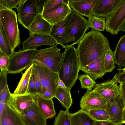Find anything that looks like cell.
<instances>
[{
	"label": "cell",
	"mask_w": 125,
	"mask_h": 125,
	"mask_svg": "<svg viewBox=\"0 0 125 125\" xmlns=\"http://www.w3.org/2000/svg\"><path fill=\"white\" fill-rule=\"evenodd\" d=\"M54 125H71V114L68 109L65 111L60 110L55 118Z\"/></svg>",
	"instance_id": "31"
},
{
	"label": "cell",
	"mask_w": 125,
	"mask_h": 125,
	"mask_svg": "<svg viewBox=\"0 0 125 125\" xmlns=\"http://www.w3.org/2000/svg\"><path fill=\"white\" fill-rule=\"evenodd\" d=\"M124 108L121 97L115 98L107 103V111L110 120L115 125L122 124V119Z\"/></svg>",
	"instance_id": "18"
},
{
	"label": "cell",
	"mask_w": 125,
	"mask_h": 125,
	"mask_svg": "<svg viewBox=\"0 0 125 125\" xmlns=\"http://www.w3.org/2000/svg\"><path fill=\"white\" fill-rule=\"evenodd\" d=\"M74 10L72 9L65 18L58 23L52 25L49 36L57 44L64 47L63 42L68 36L70 31L71 21Z\"/></svg>",
	"instance_id": "12"
},
{
	"label": "cell",
	"mask_w": 125,
	"mask_h": 125,
	"mask_svg": "<svg viewBox=\"0 0 125 125\" xmlns=\"http://www.w3.org/2000/svg\"><path fill=\"white\" fill-rule=\"evenodd\" d=\"M0 51L9 57L13 54L14 51L11 49L9 43L0 26Z\"/></svg>",
	"instance_id": "29"
},
{
	"label": "cell",
	"mask_w": 125,
	"mask_h": 125,
	"mask_svg": "<svg viewBox=\"0 0 125 125\" xmlns=\"http://www.w3.org/2000/svg\"><path fill=\"white\" fill-rule=\"evenodd\" d=\"M36 102L47 119L51 118L56 115L52 99H46L37 94L36 95Z\"/></svg>",
	"instance_id": "23"
},
{
	"label": "cell",
	"mask_w": 125,
	"mask_h": 125,
	"mask_svg": "<svg viewBox=\"0 0 125 125\" xmlns=\"http://www.w3.org/2000/svg\"><path fill=\"white\" fill-rule=\"evenodd\" d=\"M114 53L115 63L117 68L125 66V35L120 37Z\"/></svg>",
	"instance_id": "25"
},
{
	"label": "cell",
	"mask_w": 125,
	"mask_h": 125,
	"mask_svg": "<svg viewBox=\"0 0 125 125\" xmlns=\"http://www.w3.org/2000/svg\"><path fill=\"white\" fill-rule=\"evenodd\" d=\"M115 74L111 79L96 83L93 90L104 98L107 103L121 97V86Z\"/></svg>",
	"instance_id": "9"
},
{
	"label": "cell",
	"mask_w": 125,
	"mask_h": 125,
	"mask_svg": "<svg viewBox=\"0 0 125 125\" xmlns=\"http://www.w3.org/2000/svg\"><path fill=\"white\" fill-rule=\"evenodd\" d=\"M11 96L8 84L1 90L0 91V101L8 102Z\"/></svg>",
	"instance_id": "35"
},
{
	"label": "cell",
	"mask_w": 125,
	"mask_h": 125,
	"mask_svg": "<svg viewBox=\"0 0 125 125\" xmlns=\"http://www.w3.org/2000/svg\"><path fill=\"white\" fill-rule=\"evenodd\" d=\"M59 86L63 88H65L66 87L63 82L59 78Z\"/></svg>",
	"instance_id": "48"
},
{
	"label": "cell",
	"mask_w": 125,
	"mask_h": 125,
	"mask_svg": "<svg viewBox=\"0 0 125 125\" xmlns=\"http://www.w3.org/2000/svg\"><path fill=\"white\" fill-rule=\"evenodd\" d=\"M68 0H47L44 5L42 14L52 12L62 5Z\"/></svg>",
	"instance_id": "32"
},
{
	"label": "cell",
	"mask_w": 125,
	"mask_h": 125,
	"mask_svg": "<svg viewBox=\"0 0 125 125\" xmlns=\"http://www.w3.org/2000/svg\"><path fill=\"white\" fill-rule=\"evenodd\" d=\"M114 52L109 48L105 53L104 58V68L105 74L111 72L116 67Z\"/></svg>",
	"instance_id": "30"
},
{
	"label": "cell",
	"mask_w": 125,
	"mask_h": 125,
	"mask_svg": "<svg viewBox=\"0 0 125 125\" xmlns=\"http://www.w3.org/2000/svg\"><path fill=\"white\" fill-rule=\"evenodd\" d=\"M88 18L89 26L91 29L99 31H104L105 30L106 24L105 19L91 15Z\"/></svg>",
	"instance_id": "28"
},
{
	"label": "cell",
	"mask_w": 125,
	"mask_h": 125,
	"mask_svg": "<svg viewBox=\"0 0 125 125\" xmlns=\"http://www.w3.org/2000/svg\"><path fill=\"white\" fill-rule=\"evenodd\" d=\"M52 26L40 14L36 17L28 30L30 35L36 33L49 36Z\"/></svg>",
	"instance_id": "22"
},
{
	"label": "cell",
	"mask_w": 125,
	"mask_h": 125,
	"mask_svg": "<svg viewBox=\"0 0 125 125\" xmlns=\"http://www.w3.org/2000/svg\"><path fill=\"white\" fill-rule=\"evenodd\" d=\"M0 26L13 51L21 43L17 15L15 12L5 6L0 1Z\"/></svg>",
	"instance_id": "3"
},
{
	"label": "cell",
	"mask_w": 125,
	"mask_h": 125,
	"mask_svg": "<svg viewBox=\"0 0 125 125\" xmlns=\"http://www.w3.org/2000/svg\"><path fill=\"white\" fill-rule=\"evenodd\" d=\"M70 89L67 87L63 88L59 86L55 94V97L60 102L62 105L66 109L69 110L73 104Z\"/></svg>",
	"instance_id": "26"
},
{
	"label": "cell",
	"mask_w": 125,
	"mask_h": 125,
	"mask_svg": "<svg viewBox=\"0 0 125 125\" xmlns=\"http://www.w3.org/2000/svg\"><path fill=\"white\" fill-rule=\"evenodd\" d=\"M35 95L26 94L17 95L11 94L10 98L8 102V105L21 116L24 110L35 102Z\"/></svg>",
	"instance_id": "14"
},
{
	"label": "cell",
	"mask_w": 125,
	"mask_h": 125,
	"mask_svg": "<svg viewBox=\"0 0 125 125\" xmlns=\"http://www.w3.org/2000/svg\"><path fill=\"white\" fill-rule=\"evenodd\" d=\"M38 94L44 98L47 99H52L54 97V95L49 90L42 86L41 92L40 93Z\"/></svg>",
	"instance_id": "40"
},
{
	"label": "cell",
	"mask_w": 125,
	"mask_h": 125,
	"mask_svg": "<svg viewBox=\"0 0 125 125\" xmlns=\"http://www.w3.org/2000/svg\"><path fill=\"white\" fill-rule=\"evenodd\" d=\"M30 35V37L23 43V50L34 49L42 45L52 46L56 44V42L49 35L36 33Z\"/></svg>",
	"instance_id": "16"
},
{
	"label": "cell",
	"mask_w": 125,
	"mask_h": 125,
	"mask_svg": "<svg viewBox=\"0 0 125 125\" xmlns=\"http://www.w3.org/2000/svg\"><path fill=\"white\" fill-rule=\"evenodd\" d=\"M33 68V64H32L29 67L23 74L14 94L19 95L26 94Z\"/></svg>",
	"instance_id": "27"
},
{
	"label": "cell",
	"mask_w": 125,
	"mask_h": 125,
	"mask_svg": "<svg viewBox=\"0 0 125 125\" xmlns=\"http://www.w3.org/2000/svg\"><path fill=\"white\" fill-rule=\"evenodd\" d=\"M64 49L62 64L58 73L59 78L66 87L71 89L78 78L80 67L74 45Z\"/></svg>",
	"instance_id": "2"
},
{
	"label": "cell",
	"mask_w": 125,
	"mask_h": 125,
	"mask_svg": "<svg viewBox=\"0 0 125 125\" xmlns=\"http://www.w3.org/2000/svg\"><path fill=\"white\" fill-rule=\"evenodd\" d=\"M122 124L125 125V107H124L123 109L122 119Z\"/></svg>",
	"instance_id": "46"
},
{
	"label": "cell",
	"mask_w": 125,
	"mask_h": 125,
	"mask_svg": "<svg viewBox=\"0 0 125 125\" xmlns=\"http://www.w3.org/2000/svg\"><path fill=\"white\" fill-rule=\"evenodd\" d=\"M125 31V21L123 22L120 27L119 29V31Z\"/></svg>",
	"instance_id": "47"
},
{
	"label": "cell",
	"mask_w": 125,
	"mask_h": 125,
	"mask_svg": "<svg viewBox=\"0 0 125 125\" xmlns=\"http://www.w3.org/2000/svg\"><path fill=\"white\" fill-rule=\"evenodd\" d=\"M78 79L80 81L81 88L86 90L93 88L96 83L87 74L79 75Z\"/></svg>",
	"instance_id": "34"
},
{
	"label": "cell",
	"mask_w": 125,
	"mask_h": 125,
	"mask_svg": "<svg viewBox=\"0 0 125 125\" xmlns=\"http://www.w3.org/2000/svg\"><path fill=\"white\" fill-rule=\"evenodd\" d=\"M56 43L50 47L38 50L34 59L43 64L53 72L58 73L61 66L64 52L57 48Z\"/></svg>",
	"instance_id": "5"
},
{
	"label": "cell",
	"mask_w": 125,
	"mask_h": 125,
	"mask_svg": "<svg viewBox=\"0 0 125 125\" xmlns=\"http://www.w3.org/2000/svg\"><path fill=\"white\" fill-rule=\"evenodd\" d=\"M7 103V102L0 101V115L2 114Z\"/></svg>",
	"instance_id": "45"
},
{
	"label": "cell",
	"mask_w": 125,
	"mask_h": 125,
	"mask_svg": "<svg viewBox=\"0 0 125 125\" xmlns=\"http://www.w3.org/2000/svg\"><path fill=\"white\" fill-rule=\"evenodd\" d=\"M9 59L10 57L0 52V70H5L7 71Z\"/></svg>",
	"instance_id": "36"
},
{
	"label": "cell",
	"mask_w": 125,
	"mask_h": 125,
	"mask_svg": "<svg viewBox=\"0 0 125 125\" xmlns=\"http://www.w3.org/2000/svg\"><path fill=\"white\" fill-rule=\"evenodd\" d=\"M125 21V0L118 9L106 20V31L116 35L120 26Z\"/></svg>",
	"instance_id": "15"
},
{
	"label": "cell",
	"mask_w": 125,
	"mask_h": 125,
	"mask_svg": "<svg viewBox=\"0 0 125 125\" xmlns=\"http://www.w3.org/2000/svg\"><path fill=\"white\" fill-rule=\"evenodd\" d=\"M5 5L7 8L10 9L16 8L20 3L21 0H2Z\"/></svg>",
	"instance_id": "39"
},
{
	"label": "cell",
	"mask_w": 125,
	"mask_h": 125,
	"mask_svg": "<svg viewBox=\"0 0 125 125\" xmlns=\"http://www.w3.org/2000/svg\"><path fill=\"white\" fill-rule=\"evenodd\" d=\"M105 55L96 59L86 67L80 68V70L86 73L94 81L102 78L105 74L104 68Z\"/></svg>",
	"instance_id": "19"
},
{
	"label": "cell",
	"mask_w": 125,
	"mask_h": 125,
	"mask_svg": "<svg viewBox=\"0 0 125 125\" xmlns=\"http://www.w3.org/2000/svg\"><path fill=\"white\" fill-rule=\"evenodd\" d=\"M107 102L93 89L87 90L81 98L80 106L81 109L87 112L93 110H107Z\"/></svg>",
	"instance_id": "10"
},
{
	"label": "cell",
	"mask_w": 125,
	"mask_h": 125,
	"mask_svg": "<svg viewBox=\"0 0 125 125\" xmlns=\"http://www.w3.org/2000/svg\"><path fill=\"white\" fill-rule=\"evenodd\" d=\"M117 70L119 71L116 74V76L119 83L121 82L125 83V70L118 69H117Z\"/></svg>",
	"instance_id": "42"
},
{
	"label": "cell",
	"mask_w": 125,
	"mask_h": 125,
	"mask_svg": "<svg viewBox=\"0 0 125 125\" xmlns=\"http://www.w3.org/2000/svg\"><path fill=\"white\" fill-rule=\"evenodd\" d=\"M7 71L1 70L0 73V91L2 90L7 84Z\"/></svg>",
	"instance_id": "38"
},
{
	"label": "cell",
	"mask_w": 125,
	"mask_h": 125,
	"mask_svg": "<svg viewBox=\"0 0 125 125\" xmlns=\"http://www.w3.org/2000/svg\"><path fill=\"white\" fill-rule=\"evenodd\" d=\"M70 2V0H68L55 10L42 14V17L52 25L59 23L64 19L72 11Z\"/></svg>",
	"instance_id": "17"
},
{
	"label": "cell",
	"mask_w": 125,
	"mask_h": 125,
	"mask_svg": "<svg viewBox=\"0 0 125 125\" xmlns=\"http://www.w3.org/2000/svg\"><path fill=\"white\" fill-rule=\"evenodd\" d=\"M37 50V48L26 50L20 49L17 52H14L10 57L8 73H18L31 65Z\"/></svg>",
	"instance_id": "8"
},
{
	"label": "cell",
	"mask_w": 125,
	"mask_h": 125,
	"mask_svg": "<svg viewBox=\"0 0 125 125\" xmlns=\"http://www.w3.org/2000/svg\"><path fill=\"white\" fill-rule=\"evenodd\" d=\"M96 121L87 112L81 109L71 114V125H94Z\"/></svg>",
	"instance_id": "24"
},
{
	"label": "cell",
	"mask_w": 125,
	"mask_h": 125,
	"mask_svg": "<svg viewBox=\"0 0 125 125\" xmlns=\"http://www.w3.org/2000/svg\"><path fill=\"white\" fill-rule=\"evenodd\" d=\"M89 28L86 19L74 11L71 21L70 32L63 42V48L78 44Z\"/></svg>",
	"instance_id": "7"
},
{
	"label": "cell",
	"mask_w": 125,
	"mask_h": 125,
	"mask_svg": "<svg viewBox=\"0 0 125 125\" xmlns=\"http://www.w3.org/2000/svg\"><path fill=\"white\" fill-rule=\"evenodd\" d=\"M47 0H21L15 8L17 10L19 23L25 28L29 27L39 14H42Z\"/></svg>",
	"instance_id": "4"
},
{
	"label": "cell",
	"mask_w": 125,
	"mask_h": 125,
	"mask_svg": "<svg viewBox=\"0 0 125 125\" xmlns=\"http://www.w3.org/2000/svg\"><path fill=\"white\" fill-rule=\"evenodd\" d=\"M21 116L26 125H47V119L36 101L24 110Z\"/></svg>",
	"instance_id": "13"
},
{
	"label": "cell",
	"mask_w": 125,
	"mask_h": 125,
	"mask_svg": "<svg viewBox=\"0 0 125 125\" xmlns=\"http://www.w3.org/2000/svg\"><path fill=\"white\" fill-rule=\"evenodd\" d=\"M98 0H70L69 5L75 12L88 17Z\"/></svg>",
	"instance_id": "21"
},
{
	"label": "cell",
	"mask_w": 125,
	"mask_h": 125,
	"mask_svg": "<svg viewBox=\"0 0 125 125\" xmlns=\"http://www.w3.org/2000/svg\"><path fill=\"white\" fill-rule=\"evenodd\" d=\"M87 112L96 121H111L109 115L107 110H90Z\"/></svg>",
	"instance_id": "33"
},
{
	"label": "cell",
	"mask_w": 125,
	"mask_h": 125,
	"mask_svg": "<svg viewBox=\"0 0 125 125\" xmlns=\"http://www.w3.org/2000/svg\"></svg>",
	"instance_id": "50"
},
{
	"label": "cell",
	"mask_w": 125,
	"mask_h": 125,
	"mask_svg": "<svg viewBox=\"0 0 125 125\" xmlns=\"http://www.w3.org/2000/svg\"><path fill=\"white\" fill-rule=\"evenodd\" d=\"M121 86V98L123 102L124 107H125V83L119 82Z\"/></svg>",
	"instance_id": "43"
},
{
	"label": "cell",
	"mask_w": 125,
	"mask_h": 125,
	"mask_svg": "<svg viewBox=\"0 0 125 125\" xmlns=\"http://www.w3.org/2000/svg\"><path fill=\"white\" fill-rule=\"evenodd\" d=\"M0 125H26L21 116L8 103L0 115Z\"/></svg>",
	"instance_id": "20"
},
{
	"label": "cell",
	"mask_w": 125,
	"mask_h": 125,
	"mask_svg": "<svg viewBox=\"0 0 125 125\" xmlns=\"http://www.w3.org/2000/svg\"><path fill=\"white\" fill-rule=\"evenodd\" d=\"M32 73L33 75L34 82L37 94H39L41 91L42 86L39 80L34 74L32 71Z\"/></svg>",
	"instance_id": "41"
},
{
	"label": "cell",
	"mask_w": 125,
	"mask_h": 125,
	"mask_svg": "<svg viewBox=\"0 0 125 125\" xmlns=\"http://www.w3.org/2000/svg\"><path fill=\"white\" fill-rule=\"evenodd\" d=\"M26 94L34 95L37 94L32 71L29 83Z\"/></svg>",
	"instance_id": "37"
},
{
	"label": "cell",
	"mask_w": 125,
	"mask_h": 125,
	"mask_svg": "<svg viewBox=\"0 0 125 125\" xmlns=\"http://www.w3.org/2000/svg\"><path fill=\"white\" fill-rule=\"evenodd\" d=\"M32 72L40 82L42 86L49 90L54 95L59 86L58 73H55L43 64L36 60L33 61Z\"/></svg>",
	"instance_id": "6"
},
{
	"label": "cell",
	"mask_w": 125,
	"mask_h": 125,
	"mask_svg": "<svg viewBox=\"0 0 125 125\" xmlns=\"http://www.w3.org/2000/svg\"><path fill=\"white\" fill-rule=\"evenodd\" d=\"M119 70H125V67H124V68H119V69H118Z\"/></svg>",
	"instance_id": "49"
},
{
	"label": "cell",
	"mask_w": 125,
	"mask_h": 125,
	"mask_svg": "<svg viewBox=\"0 0 125 125\" xmlns=\"http://www.w3.org/2000/svg\"><path fill=\"white\" fill-rule=\"evenodd\" d=\"M125 0H98L91 15L106 19L118 9Z\"/></svg>",
	"instance_id": "11"
},
{
	"label": "cell",
	"mask_w": 125,
	"mask_h": 125,
	"mask_svg": "<svg viewBox=\"0 0 125 125\" xmlns=\"http://www.w3.org/2000/svg\"><path fill=\"white\" fill-rule=\"evenodd\" d=\"M77 44L76 49L80 69L86 67L105 55L110 48L106 37L100 31L92 29L86 34Z\"/></svg>",
	"instance_id": "1"
},
{
	"label": "cell",
	"mask_w": 125,
	"mask_h": 125,
	"mask_svg": "<svg viewBox=\"0 0 125 125\" xmlns=\"http://www.w3.org/2000/svg\"><path fill=\"white\" fill-rule=\"evenodd\" d=\"M94 125H115L110 121H96Z\"/></svg>",
	"instance_id": "44"
}]
</instances>
